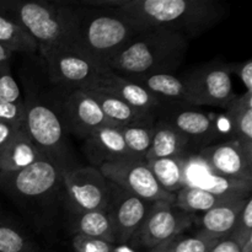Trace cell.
<instances>
[{"mask_svg":"<svg viewBox=\"0 0 252 252\" xmlns=\"http://www.w3.org/2000/svg\"><path fill=\"white\" fill-rule=\"evenodd\" d=\"M182 79L186 84L187 105L191 107L226 108L236 97L228 64L218 62L204 64Z\"/></svg>","mask_w":252,"mask_h":252,"instance_id":"cell-7","label":"cell"},{"mask_svg":"<svg viewBox=\"0 0 252 252\" xmlns=\"http://www.w3.org/2000/svg\"><path fill=\"white\" fill-rule=\"evenodd\" d=\"M191 223V216L175 204L164 201L153 202L133 238H137L142 246L153 250L165 241L179 236Z\"/></svg>","mask_w":252,"mask_h":252,"instance_id":"cell-10","label":"cell"},{"mask_svg":"<svg viewBox=\"0 0 252 252\" xmlns=\"http://www.w3.org/2000/svg\"><path fill=\"white\" fill-rule=\"evenodd\" d=\"M236 198V197H234ZM231 198L226 197H219L212 194L199 187L186 186L180 189L176 193V201L175 206L186 213H193V212H207L213 207L229 201Z\"/></svg>","mask_w":252,"mask_h":252,"instance_id":"cell-28","label":"cell"},{"mask_svg":"<svg viewBox=\"0 0 252 252\" xmlns=\"http://www.w3.org/2000/svg\"><path fill=\"white\" fill-rule=\"evenodd\" d=\"M135 84L144 88L153 97L164 106H189L184 79L174 74H155L145 78L133 79Z\"/></svg>","mask_w":252,"mask_h":252,"instance_id":"cell-19","label":"cell"},{"mask_svg":"<svg viewBox=\"0 0 252 252\" xmlns=\"http://www.w3.org/2000/svg\"><path fill=\"white\" fill-rule=\"evenodd\" d=\"M81 90H96L110 94L125 101L130 107L144 113L158 115V111L161 108L159 101L153 97L144 88L108 69H102L97 76Z\"/></svg>","mask_w":252,"mask_h":252,"instance_id":"cell-15","label":"cell"},{"mask_svg":"<svg viewBox=\"0 0 252 252\" xmlns=\"http://www.w3.org/2000/svg\"><path fill=\"white\" fill-rule=\"evenodd\" d=\"M112 182L95 166L70 167L63 177V189L73 214L106 211L111 201Z\"/></svg>","mask_w":252,"mask_h":252,"instance_id":"cell-6","label":"cell"},{"mask_svg":"<svg viewBox=\"0 0 252 252\" xmlns=\"http://www.w3.org/2000/svg\"><path fill=\"white\" fill-rule=\"evenodd\" d=\"M160 120L176 128L192 147H208L218 135V127L212 116L191 106H164Z\"/></svg>","mask_w":252,"mask_h":252,"instance_id":"cell-14","label":"cell"},{"mask_svg":"<svg viewBox=\"0 0 252 252\" xmlns=\"http://www.w3.org/2000/svg\"><path fill=\"white\" fill-rule=\"evenodd\" d=\"M209 252H240V248L230 238H225L218 240V243L211 249Z\"/></svg>","mask_w":252,"mask_h":252,"instance_id":"cell-38","label":"cell"},{"mask_svg":"<svg viewBox=\"0 0 252 252\" xmlns=\"http://www.w3.org/2000/svg\"><path fill=\"white\" fill-rule=\"evenodd\" d=\"M198 157L218 176L252 182V150L236 140L211 144L199 149Z\"/></svg>","mask_w":252,"mask_h":252,"instance_id":"cell-12","label":"cell"},{"mask_svg":"<svg viewBox=\"0 0 252 252\" xmlns=\"http://www.w3.org/2000/svg\"><path fill=\"white\" fill-rule=\"evenodd\" d=\"M12 52L9 48L0 43V70L5 68H10V63H11Z\"/></svg>","mask_w":252,"mask_h":252,"instance_id":"cell-39","label":"cell"},{"mask_svg":"<svg viewBox=\"0 0 252 252\" xmlns=\"http://www.w3.org/2000/svg\"><path fill=\"white\" fill-rule=\"evenodd\" d=\"M86 155L95 167L110 162L133 160L118 126L100 128L85 138Z\"/></svg>","mask_w":252,"mask_h":252,"instance_id":"cell-17","label":"cell"},{"mask_svg":"<svg viewBox=\"0 0 252 252\" xmlns=\"http://www.w3.org/2000/svg\"><path fill=\"white\" fill-rule=\"evenodd\" d=\"M189 140L166 121H155L152 144L145 155V161L165 158L182 157L189 153Z\"/></svg>","mask_w":252,"mask_h":252,"instance_id":"cell-20","label":"cell"},{"mask_svg":"<svg viewBox=\"0 0 252 252\" xmlns=\"http://www.w3.org/2000/svg\"><path fill=\"white\" fill-rule=\"evenodd\" d=\"M249 197L231 198L204 212L201 217V230L217 240L229 238Z\"/></svg>","mask_w":252,"mask_h":252,"instance_id":"cell-18","label":"cell"},{"mask_svg":"<svg viewBox=\"0 0 252 252\" xmlns=\"http://www.w3.org/2000/svg\"><path fill=\"white\" fill-rule=\"evenodd\" d=\"M84 91L88 93L89 95L96 101V103H97L98 107L101 108V111H102L103 115L106 116V118H107L110 122H112L115 126H118V127L128 125V123L133 122V121L148 115V113L140 112V111L130 107V106L128 105V103H126L125 101L120 100L118 97L110 95V94L101 93V91L96 90Z\"/></svg>","mask_w":252,"mask_h":252,"instance_id":"cell-26","label":"cell"},{"mask_svg":"<svg viewBox=\"0 0 252 252\" xmlns=\"http://www.w3.org/2000/svg\"><path fill=\"white\" fill-rule=\"evenodd\" d=\"M0 252H38V246L21 226L0 216Z\"/></svg>","mask_w":252,"mask_h":252,"instance_id":"cell-29","label":"cell"},{"mask_svg":"<svg viewBox=\"0 0 252 252\" xmlns=\"http://www.w3.org/2000/svg\"><path fill=\"white\" fill-rule=\"evenodd\" d=\"M73 229L75 235L88 236L94 239H102L115 244L113 226L110 216L106 211H93L74 214ZM116 245V244H115Z\"/></svg>","mask_w":252,"mask_h":252,"instance_id":"cell-25","label":"cell"},{"mask_svg":"<svg viewBox=\"0 0 252 252\" xmlns=\"http://www.w3.org/2000/svg\"><path fill=\"white\" fill-rule=\"evenodd\" d=\"M197 187L216 196L234 198V197L251 196L252 182L228 179V177L218 176L211 172Z\"/></svg>","mask_w":252,"mask_h":252,"instance_id":"cell-30","label":"cell"},{"mask_svg":"<svg viewBox=\"0 0 252 252\" xmlns=\"http://www.w3.org/2000/svg\"><path fill=\"white\" fill-rule=\"evenodd\" d=\"M252 236V198L246 199L240 214L235 221L233 231L229 238L235 241L238 245L243 244L248 238Z\"/></svg>","mask_w":252,"mask_h":252,"instance_id":"cell-32","label":"cell"},{"mask_svg":"<svg viewBox=\"0 0 252 252\" xmlns=\"http://www.w3.org/2000/svg\"><path fill=\"white\" fill-rule=\"evenodd\" d=\"M189 154V153H187ZM165 159L148 160L147 165L155 177L159 186L164 191L171 194H176L181 189L186 186V175H185V164L186 155Z\"/></svg>","mask_w":252,"mask_h":252,"instance_id":"cell-24","label":"cell"},{"mask_svg":"<svg viewBox=\"0 0 252 252\" xmlns=\"http://www.w3.org/2000/svg\"><path fill=\"white\" fill-rule=\"evenodd\" d=\"M157 115L148 113L128 125L121 126L120 130L133 160H144L154 132Z\"/></svg>","mask_w":252,"mask_h":252,"instance_id":"cell-23","label":"cell"},{"mask_svg":"<svg viewBox=\"0 0 252 252\" xmlns=\"http://www.w3.org/2000/svg\"><path fill=\"white\" fill-rule=\"evenodd\" d=\"M24 127L10 125V123L0 122V152L7 145V143L20 132Z\"/></svg>","mask_w":252,"mask_h":252,"instance_id":"cell-37","label":"cell"},{"mask_svg":"<svg viewBox=\"0 0 252 252\" xmlns=\"http://www.w3.org/2000/svg\"><path fill=\"white\" fill-rule=\"evenodd\" d=\"M229 71H233L236 75L239 76V79L241 80V83L244 84L246 89V93L252 94V61L244 62V63H235V64H228Z\"/></svg>","mask_w":252,"mask_h":252,"instance_id":"cell-36","label":"cell"},{"mask_svg":"<svg viewBox=\"0 0 252 252\" xmlns=\"http://www.w3.org/2000/svg\"><path fill=\"white\" fill-rule=\"evenodd\" d=\"M64 117L69 129L84 139L100 128L115 126L106 118L96 101L80 89H73L64 101Z\"/></svg>","mask_w":252,"mask_h":252,"instance_id":"cell-16","label":"cell"},{"mask_svg":"<svg viewBox=\"0 0 252 252\" xmlns=\"http://www.w3.org/2000/svg\"><path fill=\"white\" fill-rule=\"evenodd\" d=\"M189 39L166 30H148L138 34L107 69L126 79H139L155 74H174L185 62Z\"/></svg>","mask_w":252,"mask_h":252,"instance_id":"cell-3","label":"cell"},{"mask_svg":"<svg viewBox=\"0 0 252 252\" xmlns=\"http://www.w3.org/2000/svg\"><path fill=\"white\" fill-rule=\"evenodd\" d=\"M70 167L63 159L43 157L14 172H0V189L16 203H38L56 196Z\"/></svg>","mask_w":252,"mask_h":252,"instance_id":"cell-5","label":"cell"},{"mask_svg":"<svg viewBox=\"0 0 252 252\" xmlns=\"http://www.w3.org/2000/svg\"><path fill=\"white\" fill-rule=\"evenodd\" d=\"M98 170L108 181L145 202L164 201L175 204L176 201V194L169 193L159 186L145 160L110 162L101 165Z\"/></svg>","mask_w":252,"mask_h":252,"instance_id":"cell-8","label":"cell"},{"mask_svg":"<svg viewBox=\"0 0 252 252\" xmlns=\"http://www.w3.org/2000/svg\"><path fill=\"white\" fill-rule=\"evenodd\" d=\"M52 83L85 89L103 68L78 47H68L44 57Z\"/></svg>","mask_w":252,"mask_h":252,"instance_id":"cell-11","label":"cell"},{"mask_svg":"<svg viewBox=\"0 0 252 252\" xmlns=\"http://www.w3.org/2000/svg\"><path fill=\"white\" fill-rule=\"evenodd\" d=\"M73 246L76 252H115L116 245L102 239L74 235Z\"/></svg>","mask_w":252,"mask_h":252,"instance_id":"cell-34","label":"cell"},{"mask_svg":"<svg viewBox=\"0 0 252 252\" xmlns=\"http://www.w3.org/2000/svg\"><path fill=\"white\" fill-rule=\"evenodd\" d=\"M25 102L9 103L0 101V122L24 127Z\"/></svg>","mask_w":252,"mask_h":252,"instance_id":"cell-35","label":"cell"},{"mask_svg":"<svg viewBox=\"0 0 252 252\" xmlns=\"http://www.w3.org/2000/svg\"><path fill=\"white\" fill-rule=\"evenodd\" d=\"M152 252H165L164 246H162V244H161V245L157 246V248H155V249H153Z\"/></svg>","mask_w":252,"mask_h":252,"instance_id":"cell-42","label":"cell"},{"mask_svg":"<svg viewBox=\"0 0 252 252\" xmlns=\"http://www.w3.org/2000/svg\"><path fill=\"white\" fill-rule=\"evenodd\" d=\"M149 206V202L143 201L112 184L107 213L112 221L116 245H126L135 235L147 216Z\"/></svg>","mask_w":252,"mask_h":252,"instance_id":"cell-13","label":"cell"},{"mask_svg":"<svg viewBox=\"0 0 252 252\" xmlns=\"http://www.w3.org/2000/svg\"><path fill=\"white\" fill-rule=\"evenodd\" d=\"M225 110L233 139L252 150V94L236 96Z\"/></svg>","mask_w":252,"mask_h":252,"instance_id":"cell-22","label":"cell"},{"mask_svg":"<svg viewBox=\"0 0 252 252\" xmlns=\"http://www.w3.org/2000/svg\"><path fill=\"white\" fill-rule=\"evenodd\" d=\"M86 4L113 7L143 32L166 30L187 39L213 29L226 14L224 4L216 0H96Z\"/></svg>","mask_w":252,"mask_h":252,"instance_id":"cell-1","label":"cell"},{"mask_svg":"<svg viewBox=\"0 0 252 252\" xmlns=\"http://www.w3.org/2000/svg\"><path fill=\"white\" fill-rule=\"evenodd\" d=\"M24 129L44 157L64 160V127L52 108L36 100L25 102Z\"/></svg>","mask_w":252,"mask_h":252,"instance_id":"cell-9","label":"cell"},{"mask_svg":"<svg viewBox=\"0 0 252 252\" xmlns=\"http://www.w3.org/2000/svg\"><path fill=\"white\" fill-rule=\"evenodd\" d=\"M239 248H240V252H252V236L246 239L243 244H240Z\"/></svg>","mask_w":252,"mask_h":252,"instance_id":"cell-40","label":"cell"},{"mask_svg":"<svg viewBox=\"0 0 252 252\" xmlns=\"http://www.w3.org/2000/svg\"><path fill=\"white\" fill-rule=\"evenodd\" d=\"M43 157L22 128L0 152V172L17 171Z\"/></svg>","mask_w":252,"mask_h":252,"instance_id":"cell-21","label":"cell"},{"mask_svg":"<svg viewBox=\"0 0 252 252\" xmlns=\"http://www.w3.org/2000/svg\"><path fill=\"white\" fill-rule=\"evenodd\" d=\"M115 252H134V251L128 249L126 245H116Z\"/></svg>","mask_w":252,"mask_h":252,"instance_id":"cell-41","label":"cell"},{"mask_svg":"<svg viewBox=\"0 0 252 252\" xmlns=\"http://www.w3.org/2000/svg\"><path fill=\"white\" fill-rule=\"evenodd\" d=\"M218 240L199 230L189 238H175L162 243L165 252H209Z\"/></svg>","mask_w":252,"mask_h":252,"instance_id":"cell-31","label":"cell"},{"mask_svg":"<svg viewBox=\"0 0 252 252\" xmlns=\"http://www.w3.org/2000/svg\"><path fill=\"white\" fill-rule=\"evenodd\" d=\"M0 11L21 25L38 46L42 58L52 52L79 47V10L59 1L0 0Z\"/></svg>","mask_w":252,"mask_h":252,"instance_id":"cell-2","label":"cell"},{"mask_svg":"<svg viewBox=\"0 0 252 252\" xmlns=\"http://www.w3.org/2000/svg\"><path fill=\"white\" fill-rule=\"evenodd\" d=\"M90 6L78 9L79 47L107 69L108 63L143 31L113 7Z\"/></svg>","mask_w":252,"mask_h":252,"instance_id":"cell-4","label":"cell"},{"mask_svg":"<svg viewBox=\"0 0 252 252\" xmlns=\"http://www.w3.org/2000/svg\"><path fill=\"white\" fill-rule=\"evenodd\" d=\"M0 101L9 103H22L21 91L11 74V69L0 70Z\"/></svg>","mask_w":252,"mask_h":252,"instance_id":"cell-33","label":"cell"},{"mask_svg":"<svg viewBox=\"0 0 252 252\" xmlns=\"http://www.w3.org/2000/svg\"><path fill=\"white\" fill-rule=\"evenodd\" d=\"M0 43L9 48L12 53H34L38 46L26 30L14 19L0 11Z\"/></svg>","mask_w":252,"mask_h":252,"instance_id":"cell-27","label":"cell"}]
</instances>
